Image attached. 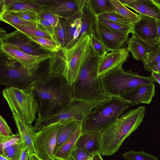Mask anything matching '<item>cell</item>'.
<instances>
[{
	"instance_id": "2e32d148",
	"label": "cell",
	"mask_w": 160,
	"mask_h": 160,
	"mask_svg": "<svg viewBox=\"0 0 160 160\" xmlns=\"http://www.w3.org/2000/svg\"><path fill=\"white\" fill-rule=\"evenodd\" d=\"M43 6L60 18L67 17L80 10L78 0L42 1Z\"/></svg>"
},
{
	"instance_id": "7a4b0ae2",
	"label": "cell",
	"mask_w": 160,
	"mask_h": 160,
	"mask_svg": "<svg viewBox=\"0 0 160 160\" xmlns=\"http://www.w3.org/2000/svg\"><path fill=\"white\" fill-rule=\"evenodd\" d=\"M100 58L90 43L78 76L72 85L74 98L92 102L107 99L111 97L104 92L98 75Z\"/></svg>"
},
{
	"instance_id": "f5cc1de1",
	"label": "cell",
	"mask_w": 160,
	"mask_h": 160,
	"mask_svg": "<svg viewBox=\"0 0 160 160\" xmlns=\"http://www.w3.org/2000/svg\"><path fill=\"white\" fill-rule=\"evenodd\" d=\"M157 4L160 6V0H153Z\"/></svg>"
},
{
	"instance_id": "277c9868",
	"label": "cell",
	"mask_w": 160,
	"mask_h": 160,
	"mask_svg": "<svg viewBox=\"0 0 160 160\" xmlns=\"http://www.w3.org/2000/svg\"><path fill=\"white\" fill-rule=\"evenodd\" d=\"M90 43V37L86 36L72 48L61 47L52 53L49 59V74L61 75L72 86L76 80Z\"/></svg>"
},
{
	"instance_id": "d4e9b609",
	"label": "cell",
	"mask_w": 160,
	"mask_h": 160,
	"mask_svg": "<svg viewBox=\"0 0 160 160\" xmlns=\"http://www.w3.org/2000/svg\"><path fill=\"white\" fill-rule=\"evenodd\" d=\"M81 128L77 130L60 147L54 155L55 160H68L78 138L81 134Z\"/></svg>"
},
{
	"instance_id": "e0dca14e",
	"label": "cell",
	"mask_w": 160,
	"mask_h": 160,
	"mask_svg": "<svg viewBox=\"0 0 160 160\" xmlns=\"http://www.w3.org/2000/svg\"><path fill=\"white\" fill-rule=\"evenodd\" d=\"M82 10H79L71 16L61 18L64 21L66 27V45L65 48H72L79 40Z\"/></svg>"
},
{
	"instance_id": "8d00e7d4",
	"label": "cell",
	"mask_w": 160,
	"mask_h": 160,
	"mask_svg": "<svg viewBox=\"0 0 160 160\" xmlns=\"http://www.w3.org/2000/svg\"><path fill=\"white\" fill-rule=\"evenodd\" d=\"M21 142L22 141L18 133L13 134L7 137H0V154L2 153L6 148Z\"/></svg>"
},
{
	"instance_id": "7dc6e473",
	"label": "cell",
	"mask_w": 160,
	"mask_h": 160,
	"mask_svg": "<svg viewBox=\"0 0 160 160\" xmlns=\"http://www.w3.org/2000/svg\"><path fill=\"white\" fill-rule=\"evenodd\" d=\"M151 71L160 73V62L156 66L152 69Z\"/></svg>"
},
{
	"instance_id": "1f68e13d",
	"label": "cell",
	"mask_w": 160,
	"mask_h": 160,
	"mask_svg": "<svg viewBox=\"0 0 160 160\" xmlns=\"http://www.w3.org/2000/svg\"><path fill=\"white\" fill-rule=\"evenodd\" d=\"M23 147L22 142L15 144L5 148L0 154L9 160H20Z\"/></svg>"
},
{
	"instance_id": "b9f144b4",
	"label": "cell",
	"mask_w": 160,
	"mask_h": 160,
	"mask_svg": "<svg viewBox=\"0 0 160 160\" xmlns=\"http://www.w3.org/2000/svg\"><path fill=\"white\" fill-rule=\"evenodd\" d=\"M97 16L122 24H130L127 20L115 12L106 13Z\"/></svg>"
},
{
	"instance_id": "f1b7e54d",
	"label": "cell",
	"mask_w": 160,
	"mask_h": 160,
	"mask_svg": "<svg viewBox=\"0 0 160 160\" xmlns=\"http://www.w3.org/2000/svg\"><path fill=\"white\" fill-rule=\"evenodd\" d=\"M0 20L12 26L37 25V24L27 21L18 16L14 12L4 10L0 12Z\"/></svg>"
},
{
	"instance_id": "8992f818",
	"label": "cell",
	"mask_w": 160,
	"mask_h": 160,
	"mask_svg": "<svg viewBox=\"0 0 160 160\" xmlns=\"http://www.w3.org/2000/svg\"><path fill=\"white\" fill-rule=\"evenodd\" d=\"M119 66L99 77L102 88L108 95L119 97L141 85L154 83L151 76L126 71Z\"/></svg>"
},
{
	"instance_id": "4fadbf2b",
	"label": "cell",
	"mask_w": 160,
	"mask_h": 160,
	"mask_svg": "<svg viewBox=\"0 0 160 160\" xmlns=\"http://www.w3.org/2000/svg\"><path fill=\"white\" fill-rule=\"evenodd\" d=\"M139 15L140 19L133 26L132 34L145 41H157V20L147 16Z\"/></svg>"
},
{
	"instance_id": "d6a6232c",
	"label": "cell",
	"mask_w": 160,
	"mask_h": 160,
	"mask_svg": "<svg viewBox=\"0 0 160 160\" xmlns=\"http://www.w3.org/2000/svg\"><path fill=\"white\" fill-rule=\"evenodd\" d=\"M98 21L110 28L125 33H132L133 31V26L131 24H124L113 22L107 19L96 16Z\"/></svg>"
},
{
	"instance_id": "5b68a950",
	"label": "cell",
	"mask_w": 160,
	"mask_h": 160,
	"mask_svg": "<svg viewBox=\"0 0 160 160\" xmlns=\"http://www.w3.org/2000/svg\"><path fill=\"white\" fill-rule=\"evenodd\" d=\"M130 104L119 97L111 96L96 106L83 121L81 134L101 133L114 123Z\"/></svg>"
},
{
	"instance_id": "ee69618b",
	"label": "cell",
	"mask_w": 160,
	"mask_h": 160,
	"mask_svg": "<svg viewBox=\"0 0 160 160\" xmlns=\"http://www.w3.org/2000/svg\"><path fill=\"white\" fill-rule=\"evenodd\" d=\"M31 155L28 148L27 147L24 146L20 160H29Z\"/></svg>"
},
{
	"instance_id": "83f0119b",
	"label": "cell",
	"mask_w": 160,
	"mask_h": 160,
	"mask_svg": "<svg viewBox=\"0 0 160 160\" xmlns=\"http://www.w3.org/2000/svg\"><path fill=\"white\" fill-rule=\"evenodd\" d=\"M26 35L32 41L38 44L40 49L53 53L58 51L61 47L59 44L54 40Z\"/></svg>"
},
{
	"instance_id": "8fae6325",
	"label": "cell",
	"mask_w": 160,
	"mask_h": 160,
	"mask_svg": "<svg viewBox=\"0 0 160 160\" xmlns=\"http://www.w3.org/2000/svg\"><path fill=\"white\" fill-rule=\"evenodd\" d=\"M1 51L8 59L16 61L25 68L36 70L40 68V64L49 59L52 53H42L33 55L26 53L16 48H9L0 45Z\"/></svg>"
},
{
	"instance_id": "836d02e7",
	"label": "cell",
	"mask_w": 160,
	"mask_h": 160,
	"mask_svg": "<svg viewBox=\"0 0 160 160\" xmlns=\"http://www.w3.org/2000/svg\"><path fill=\"white\" fill-rule=\"evenodd\" d=\"M55 38L57 41L62 47L65 48L66 45V33L64 21L59 18L56 26L54 27Z\"/></svg>"
},
{
	"instance_id": "cb8c5ba5",
	"label": "cell",
	"mask_w": 160,
	"mask_h": 160,
	"mask_svg": "<svg viewBox=\"0 0 160 160\" xmlns=\"http://www.w3.org/2000/svg\"><path fill=\"white\" fill-rule=\"evenodd\" d=\"M96 16L88 6H85L82 10L81 17L82 25L79 40L86 36H90L93 33Z\"/></svg>"
},
{
	"instance_id": "5bb4252c",
	"label": "cell",
	"mask_w": 160,
	"mask_h": 160,
	"mask_svg": "<svg viewBox=\"0 0 160 160\" xmlns=\"http://www.w3.org/2000/svg\"><path fill=\"white\" fill-rule=\"evenodd\" d=\"M154 83L139 86L119 96L131 106L140 103L149 104L155 95Z\"/></svg>"
},
{
	"instance_id": "60d3db41",
	"label": "cell",
	"mask_w": 160,
	"mask_h": 160,
	"mask_svg": "<svg viewBox=\"0 0 160 160\" xmlns=\"http://www.w3.org/2000/svg\"><path fill=\"white\" fill-rule=\"evenodd\" d=\"M37 25L39 28L51 36L57 41L55 38L54 28L48 21L39 18Z\"/></svg>"
},
{
	"instance_id": "7bdbcfd3",
	"label": "cell",
	"mask_w": 160,
	"mask_h": 160,
	"mask_svg": "<svg viewBox=\"0 0 160 160\" xmlns=\"http://www.w3.org/2000/svg\"><path fill=\"white\" fill-rule=\"evenodd\" d=\"M0 137H7L12 135L13 133L11 129L1 115L0 116Z\"/></svg>"
},
{
	"instance_id": "681fc988",
	"label": "cell",
	"mask_w": 160,
	"mask_h": 160,
	"mask_svg": "<svg viewBox=\"0 0 160 160\" xmlns=\"http://www.w3.org/2000/svg\"><path fill=\"white\" fill-rule=\"evenodd\" d=\"M29 160H43L39 158L36 154H33L31 155Z\"/></svg>"
},
{
	"instance_id": "ab89813d",
	"label": "cell",
	"mask_w": 160,
	"mask_h": 160,
	"mask_svg": "<svg viewBox=\"0 0 160 160\" xmlns=\"http://www.w3.org/2000/svg\"><path fill=\"white\" fill-rule=\"evenodd\" d=\"M94 155L82 149L75 148L72 151L68 160H87Z\"/></svg>"
},
{
	"instance_id": "74e56055",
	"label": "cell",
	"mask_w": 160,
	"mask_h": 160,
	"mask_svg": "<svg viewBox=\"0 0 160 160\" xmlns=\"http://www.w3.org/2000/svg\"><path fill=\"white\" fill-rule=\"evenodd\" d=\"M90 43L98 56L101 58L108 52L103 44L93 33L90 36Z\"/></svg>"
},
{
	"instance_id": "484cf974",
	"label": "cell",
	"mask_w": 160,
	"mask_h": 160,
	"mask_svg": "<svg viewBox=\"0 0 160 160\" xmlns=\"http://www.w3.org/2000/svg\"><path fill=\"white\" fill-rule=\"evenodd\" d=\"M115 12L127 20L132 26L140 19L139 15L132 11L118 0H110Z\"/></svg>"
},
{
	"instance_id": "c3c4849f",
	"label": "cell",
	"mask_w": 160,
	"mask_h": 160,
	"mask_svg": "<svg viewBox=\"0 0 160 160\" xmlns=\"http://www.w3.org/2000/svg\"><path fill=\"white\" fill-rule=\"evenodd\" d=\"M123 5L126 6L127 4L133 2L135 0H118Z\"/></svg>"
},
{
	"instance_id": "4dcf8cb0",
	"label": "cell",
	"mask_w": 160,
	"mask_h": 160,
	"mask_svg": "<svg viewBox=\"0 0 160 160\" xmlns=\"http://www.w3.org/2000/svg\"><path fill=\"white\" fill-rule=\"evenodd\" d=\"M12 26L26 35L55 40L51 36L39 28L37 25H13Z\"/></svg>"
},
{
	"instance_id": "4316f807",
	"label": "cell",
	"mask_w": 160,
	"mask_h": 160,
	"mask_svg": "<svg viewBox=\"0 0 160 160\" xmlns=\"http://www.w3.org/2000/svg\"><path fill=\"white\" fill-rule=\"evenodd\" d=\"M88 6L96 16L115 12L110 0H88Z\"/></svg>"
},
{
	"instance_id": "f6af8a7d",
	"label": "cell",
	"mask_w": 160,
	"mask_h": 160,
	"mask_svg": "<svg viewBox=\"0 0 160 160\" xmlns=\"http://www.w3.org/2000/svg\"><path fill=\"white\" fill-rule=\"evenodd\" d=\"M151 76L155 82H157L160 85V73L152 72Z\"/></svg>"
},
{
	"instance_id": "f35d334b",
	"label": "cell",
	"mask_w": 160,
	"mask_h": 160,
	"mask_svg": "<svg viewBox=\"0 0 160 160\" xmlns=\"http://www.w3.org/2000/svg\"><path fill=\"white\" fill-rule=\"evenodd\" d=\"M13 12L24 20L37 24L39 19L37 12L32 10H22Z\"/></svg>"
},
{
	"instance_id": "6da1fadb",
	"label": "cell",
	"mask_w": 160,
	"mask_h": 160,
	"mask_svg": "<svg viewBox=\"0 0 160 160\" xmlns=\"http://www.w3.org/2000/svg\"><path fill=\"white\" fill-rule=\"evenodd\" d=\"M28 89L37 102L38 117L59 113L67 107L73 98L72 86L61 75L49 74Z\"/></svg>"
},
{
	"instance_id": "44dd1931",
	"label": "cell",
	"mask_w": 160,
	"mask_h": 160,
	"mask_svg": "<svg viewBox=\"0 0 160 160\" xmlns=\"http://www.w3.org/2000/svg\"><path fill=\"white\" fill-rule=\"evenodd\" d=\"M82 123V121L70 120L61 122L57 133L56 143L54 151L53 156L62 145L77 130L81 128Z\"/></svg>"
},
{
	"instance_id": "f907efd6",
	"label": "cell",
	"mask_w": 160,
	"mask_h": 160,
	"mask_svg": "<svg viewBox=\"0 0 160 160\" xmlns=\"http://www.w3.org/2000/svg\"><path fill=\"white\" fill-rule=\"evenodd\" d=\"M100 153L94 155L92 157L93 160H103Z\"/></svg>"
},
{
	"instance_id": "9c48e42d",
	"label": "cell",
	"mask_w": 160,
	"mask_h": 160,
	"mask_svg": "<svg viewBox=\"0 0 160 160\" xmlns=\"http://www.w3.org/2000/svg\"><path fill=\"white\" fill-rule=\"evenodd\" d=\"M61 122L43 127L36 132L34 144L36 155L43 160H55L53 152L56 143L57 132Z\"/></svg>"
},
{
	"instance_id": "ac0fdd59",
	"label": "cell",
	"mask_w": 160,
	"mask_h": 160,
	"mask_svg": "<svg viewBox=\"0 0 160 160\" xmlns=\"http://www.w3.org/2000/svg\"><path fill=\"white\" fill-rule=\"evenodd\" d=\"M159 43L157 41H145L132 34L128 41L127 48L132 58L137 60L141 61L146 53L154 50Z\"/></svg>"
},
{
	"instance_id": "52a82bcc",
	"label": "cell",
	"mask_w": 160,
	"mask_h": 160,
	"mask_svg": "<svg viewBox=\"0 0 160 160\" xmlns=\"http://www.w3.org/2000/svg\"><path fill=\"white\" fill-rule=\"evenodd\" d=\"M7 58L1 60L0 68V84L6 88L28 89L49 74L48 69L29 70L18 62Z\"/></svg>"
},
{
	"instance_id": "ffe728a7",
	"label": "cell",
	"mask_w": 160,
	"mask_h": 160,
	"mask_svg": "<svg viewBox=\"0 0 160 160\" xmlns=\"http://www.w3.org/2000/svg\"><path fill=\"white\" fill-rule=\"evenodd\" d=\"M100 132L81 134L76 143L75 148L82 149L93 155L100 153Z\"/></svg>"
},
{
	"instance_id": "f546056e",
	"label": "cell",
	"mask_w": 160,
	"mask_h": 160,
	"mask_svg": "<svg viewBox=\"0 0 160 160\" xmlns=\"http://www.w3.org/2000/svg\"><path fill=\"white\" fill-rule=\"evenodd\" d=\"M141 61L145 70L149 72L151 71L160 62V43L154 50L146 53Z\"/></svg>"
},
{
	"instance_id": "7c38bea8",
	"label": "cell",
	"mask_w": 160,
	"mask_h": 160,
	"mask_svg": "<svg viewBox=\"0 0 160 160\" xmlns=\"http://www.w3.org/2000/svg\"><path fill=\"white\" fill-rule=\"evenodd\" d=\"M25 34L17 30L11 33L1 36L0 45L18 49L28 54L33 55L41 54L39 48Z\"/></svg>"
},
{
	"instance_id": "9a60e30c",
	"label": "cell",
	"mask_w": 160,
	"mask_h": 160,
	"mask_svg": "<svg viewBox=\"0 0 160 160\" xmlns=\"http://www.w3.org/2000/svg\"><path fill=\"white\" fill-rule=\"evenodd\" d=\"M129 52L125 48L108 53L101 58L98 64V76L99 77L113 68L122 65L128 58Z\"/></svg>"
},
{
	"instance_id": "e575fe53",
	"label": "cell",
	"mask_w": 160,
	"mask_h": 160,
	"mask_svg": "<svg viewBox=\"0 0 160 160\" xmlns=\"http://www.w3.org/2000/svg\"><path fill=\"white\" fill-rule=\"evenodd\" d=\"M123 156L128 160H159L156 157L150 155L143 150L134 151L130 150L125 152Z\"/></svg>"
},
{
	"instance_id": "3957f363",
	"label": "cell",
	"mask_w": 160,
	"mask_h": 160,
	"mask_svg": "<svg viewBox=\"0 0 160 160\" xmlns=\"http://www.w3.org/2000/svg\"><path fill=\"white\" fill-rule=\"evenodd\" d=\"M145 107L141 106L122 115L101 133V155L111 156L119 149L125 139L137 129L143 120Z\"/></svg>"
},
{
	"instance_id": "d590c367",
	"label": "cell",
	"mask_w": 160,
	"mask_h": 160,
	"mask_svg": "<svg viewBox=\"0 0 160 160\" xmlns=\"http://www.w3.org/2000/svg\"><path fill=\"white\" fill-rule=\"evenodd\" d=\"M38 13L39 18L48 21L54 28L56 26L60 17L51 11L43 6Z\"/></svg>"
},
{
	"instance_id": "816d5d0a",
	"label": "cell",
	"mask_w": 160,
	"mask_h": 160,
	"mask_svg": "<svg viewBox=\"0 0 160 160\" xmlns=\"http://www.w3.org/2000/svg\"><path fill=\"white\" fill-rule=\"evenodd\" d=\"M0 160H9L6 157L3 156L1 154H0Z\"/></svg>"
},
{
	"instance_id": "bcb514c9",
	"label": "cell",
	"mask_w": 160,
	"mask_h": 160,
	"mask_svg": "<svg viewBox=\"0 0 160 160\" xmlns=\"http://www.w3.org/2000/svg\"><path fill=\"white\" fill-rule=\"evenodd\" d=\"M156 40L159 43H160V20H157V33Z\"/></svg>"
},
{
	"instance_id": "ba28073f",
	"label": "cell",
	"mask_w": 160,
	"mask_h": 160,
	"mask_svg": "<svg viewBox=\"0 0 160 160\" xmlns=\"http://www.w3.org/2000/svg\"><path fill=\"white\" fill-rule=\"evenodd\" d=\"M13 115L31 124L36 119L38 112L37 102L29 89L6 88L2 92Z\"/></svg>"
},
{
	"instance_id": "30bf717a",
	"label": "cell",
	"mask_w": 160,
	"mask_h": 160,
	"mask_svg": "<svg viewBox=\"0 0 160 160\" xmlns=\"http://www.w3.org/2000/svg\"><path fill=\"white\" fill-rule=\"evenodd\" d=\"M93 33L104 46L108 52L125 48L128 40L129 33H125L113 29L96 19Z\"/></svg>"
},
{
	"instance_id": "d6986e66",
	"label": "cell",
	"mask_w": 160,
	"mask_h": 160,
	"mask_svg": "<svg viewBox=\"0 0 160 160\" xmlns=\"http://www.w3.org/2000/svg\"><path fill=\"white\" fill-rule=\"evenodd\" d=\"M0 3V12L32 10L38 12L43 7L40 1L34 0H1Z\"/></svg>"
},
{
	"instance_id": "603a6c76",
	"label": "cell",
	"mask_w": 160,
	"mask_h": 160,
	"mask_svg": "<svg viewBox=\"0 0 160 160\" xmlns=\"http://www.w3.org/2000/svg\"><path fill=\"white\" fill-rule=\"evenodd\" d=\"M126 6L132 9L139 14L160 20V6L153 0H135Z\"/></svg>"
},
{
	"instance_id": "db71d44e",
	"label": "cell",
	"mask_w": 160,
	"mask_h": 160,
	"mask_svg": "<svg viewBox=\"0 0 160 160\" xmlns=\"http://www.w3.org/2000/svg\"><path fill=\"white\" fill-rule=\"evenodd\" d=\"M87 160H93L92 158H89V159H87Z\"/></svg>"
},
{
	"instance_id": "7402d4cb",
	"label": "cell",
	"mask_w": 160,
	"mask_h": 160,
	"mask_svg": "<svg viewBox=\"0 0 160 160\" xmlns=\"http://www.w3.org/2000/svg\"><path fill=\"white\" fill-rule=\"evenodd\" d=\"M13 118L23 145L28 148L31 154H36L34 144L36 132L30 124L23 122L16 115H13Z\"/></svg>"
}]
</instances>
